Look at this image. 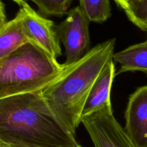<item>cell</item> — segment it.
I'll use <instances>...</instances> for the list:
<instances>
[{"instance_id":"obj_3","label":"cell","mask_w":147,"mask_h":147,"mask_svg":"<svg viewBox=\"0 0 147 147\" xmlns=\"http://www.w3.org/2000/svg\"><path fill=\"white\" fill-rule=\"evenodd\" d=\"M67 67L28 42L0 62V99L43 90Z\"/></svg>"},{"instance_id":"obj_10","label":"cell","mask_w":147,"mask_h":147,"mask_svg":"<svg viewBox=\"0 0 147 147\" xmlns=\"http://www.w3.org/2000/svg\"><path fill=\"white\" fill-rule=\"evenodd\" d=\"M113 60L121 65L116 74L141 71L147 75V40L114 53Z\"/></svg>"},{"instance_id":"obj_15","label":"cell","mask_w":147,"mask_h":147,"mask_svg":"<svg viewBox=\"0 0 147 147\" xmlns=\"http://www.w3.org/2000/svg\"><path fill=\"white\" fill-rule=\"evenodd\" d=\"M6 23L7 22H6L5 9H4V5L2 1L0 0V30H1V28L4 27Z\"/></svg>"},{"instance_id":"obj_6","label":"cell","mask_w":147,"mask_h":147,"mask_svg":"<svg viewBox=\"0 0 147 147\" xmlns=\"http://www.w3.org/2000/svg\"><path fill=\"white\" fill-rule=\"evenodd\" d=\"M18 12L29 41L39 46L55 60L60 57V40L54 22L33 9L27 2L21 6Z\"/></svg>"},{"instance_id":"obj_11","label":"cell","mask_w":147,"mask_h":147,"mask_svg":"<svg viewBox=\"0 0 147 147\" xmlns=\"http://www.w3.org/2000/svg\"><path fill=\"white\" fill-rule=\"evenodd\" d=\"M80 6L90 22L103 23L111 16L110 0H78Z\"/></svg>"},{"instance_id":"obj_2","label":"cell","mask_w":147,"mask_h":147,"mask_svg":"<svg viewBox=\"0 0 147 147\" xmlns=\"http://www.w3.org/2000/svg\"><path fill=\"white\" fill-rule=\"evenodd\" d=\"M115 45L116 39L96 45L78 63L67 67L57 80L41 90L53 116L73 135L81 123L83 107L95 81L113 58Z\"/></svg>"},{"instance_id":"obj_4","label":"cell","mask_w":147,"mask_h":147,"mask_svg":"<svg viewBox=\"0 0 147 147\" xmlns=\"http://www.w3.org/2000/svg\"><path fill=\"white\" fill-rule=\"evenodd\" d=\"M90 22L78 6L69 10L67 17L56 26L59 38L65 47L66 60L63 65L65 67L78 63L90 51Z\"/></svg>"},{"instance_id":"obj_8","label":"cell","mask_w":147,"mask_h":147,"mask_svg":"<svg viewBox=\"0 0 147 147\" xmlns=\"http://www.w3.org/2000/svg\"><path fill=\"white\" fill-rule=\"evenodd\" d=\"M114 61L111 59L95 81L82 112L81 119L111 106V90L116 76Z\"/></svg>"},{"instance_id":"obj_12","label":"cell","mask_w":147,"mask_h":147,"mask_svg":"<svg viewBox=\"0 0 147 147\" xmlns=\"http://www.w3.org/2000/svg\"><path fill=\"white\" fill-rule=\"evenodd\" d=\"M34 2L38 8L37 12L45 17L67 15L68 9L74 0H28Z\"/></svg>"},{"instance_id":"obj_14","label":"cell","mask_w":147,"mask_h":147,"mask_svg":"<svg viewBox=\"0 0 147 147\" xmlns=\"http://www.w3.org/2000/svg\"><path fill=\"white\" fill-rule=\"evenodd\" d=\"M113 1L116 2L118 7H119V8L121 9L122 10L126 11V10L129 9L131 4L134 0H113Z\"/></svg>"},{"instance_id":"obj_16","label":"cell","mask_w":147,"mask_h":147,"mask_svg":"<svg viewBox=\"0 0 147 147\" xmlns=\"http://www.w3.org/2000/svg\"><path fill=\"white\" fill-rule=\"evenodd\" d=\"M0 147H41L31 146V145L19 144H0ZM80 147H82L80 146Z\"/></svg>"},{"instance_id":"obj_1","label":"cell","mask_w":147,"mask_h":147,"mask_svg":"<svg viewBox=\"0 0 147 147\" xmlns=\"http://www.w3.org/2000/svg\"><path fill=\"white\" fill-rule=\"evenodd\" d=\"M0 144L80 147L47 107L41 90L0 99Z\"/></svg>"},{"instance_id":"obj_13","label":"cell","mask_w":147,"mask_h":147,"mask_svg":"<svg viewBox=\"0 0 147 147\" xmlns=\"http://www.w3.org/2000/svg\"><path fill=\"white\" fill-rule=\"evenodd\" d=\"M124 12L134 25L147 32V0H134Z\"/></svg>"},{"instance_id":"obj_9","label":"cell","mask_w":147,"mask_h":147,"mask_svg":"<svg viewBox=\"0 0 147 147\" xmlns=\"http://www.w3.org/2000/svg\"><path fill=\"white\" fill-rule=\"evenodd\" d=\"M28 42L21 15L17 12L15 17L7 22L0 30V62Z\"/></svg>"},{"instance_id":"obj_7","label":"cell","mask_w":147,"mask_h":147,"mask_svg":"<svg viewBox=\"0 0 147 147\" xmlns=\"http://www.w3.org/2000/svg\"><path fill=\"white\" fill-rule=\"evenodd\" d=\"M125 119V130L135 146L147 147V86L130 95Z\"/></svg>"},{"instance_id":"obj_5","label":"cell","mask_w":147,"mask_h":147,"mask_svg":"<svg viewBox=\"0 0 147 147\" xmlns=\"http://www.w3.org/2000/svg\"><path fill=\"white\" fill-rule=\"evenodd\" d=\"M94 147H136L108 106L81 119Z\"/></svg>"},{"instance_id":"obj_17","label":"cell","mask_w":147,"mask_h":147,"mask_svg":"<svg viewBox=\"0 0 147 147\" xmlns=\"http://www.w3.org/2000/svg\"><path fill=\"white\" fill-rule=\"evenodd\" d=\"M13 1H14L15 3H17V4H19V5L21 7L22 4H24V3H27V1H28V0H12Z\"/></svg>"}]
</instances>
